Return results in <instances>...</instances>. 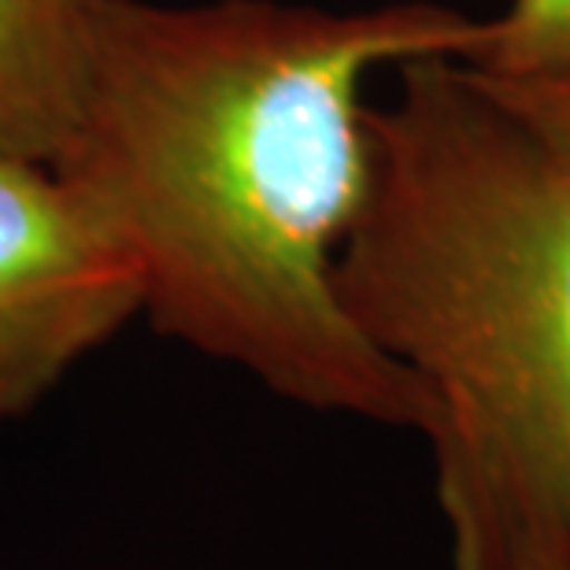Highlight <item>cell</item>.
Segmentation results:
<instances>
[{
  "instance_id": "1",
  "label": "cell",
  "mask_w": 570,
  "mask_h": 570,
  "mask_svg": "<svg viewBox=\"0 0 570 570\" xmlns=\"http://www.w3.org/2000/svg\"><path fill=\"white\" fill-rule=\"evenodd\" d=\"M75 127L52 170L134 264L141 315L285 401L423 433L419 385L363 337L337 256L371 170L367 82L466 60L438 0H82Z\"/></svg>"
},
{
  "instance_id": "2",
  "label": "cell",
  "mask_w": 570,
  "mask_h": 570,
  "mask_svg": "<svg viewBox=\"0 0 570 570\" xmlns=\"http://www.w3.org/2000/svg\"><path fill=\"white\" fill-rule=\"evenodd\" d=\"M337 293L426 404L452 570L570 556V164L463 60L396 67Z\"/></svg>"
},
{
  "instance_id": "3",
  "label": "cell",
  "mask_w": 570,
  "mask_h": 570,
  "mask_svg": "<svg viewBox=\"0 0 570 570\" xmlns=\"http://www.w3.org/2000/svg\"><path fill=\"white\" fill-rule=\"evenodd\" d=\"M141 315L134 264L52 167L0 156V426Z\"/></svg>"
},
{
  "instance_id": "4",
  "label": "cell",
  "mask_w": 570,
  "mask_h": 570,
  "mask_svg": "<svg viewBox=\"0 0 570 570\" xmlns=\"http://www.w3.org/2000/svg\"><path fill=\"white\" fill-rule=\"evenodd\" d=\"M82 0H0V156L52 167L75 127Z\"/></svg>"
},
{
  "instance_id": "5",
  "label": "cell",
  "mask_w": 570,
  "mask_h": 570,
  "mask_svg": "<svg viewBox=\"0 0 570 570\" xmlns=\"http://www.w3.org/2000/svg\"><path fill=\"white\" fill-rule=\"evenodd\" d=\"M463 63L500 82H570V0H508Z\"/></svg>"
},
{
  "instance_id": "6",
  "label": "cell",
  "mask_w": 570,
  "mask_h": 570,
  "mask_svg": "<svg viewBox=\"0 0 570 570\" xmlns=\"http://www.w3.org/2000/svg\"><path fill=\"white\" fill-rule=\"evenodd\" d=\"M474 75L570 164V82H500L482 71Z\"/></svg>"
},
{
  "instance_id": "7",
  "label": "cell",
  "mask_w": 570,
  "mask_h": 570,
  "mask_svg": "<svg viewBox=\"0 0 570 570\" xmlns=\"http://www.w3.org/2000/svg\"><path fill=\"white\" fill-rule=\"evenodd\" d=\"M541 570H570V556H560V560H552L549 567H541Z\"/></svg>"
}]
</instances>
